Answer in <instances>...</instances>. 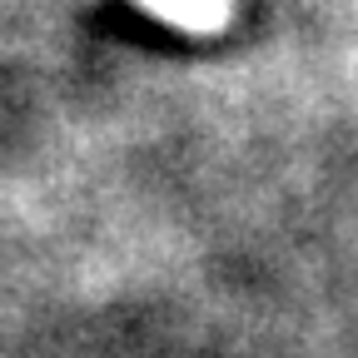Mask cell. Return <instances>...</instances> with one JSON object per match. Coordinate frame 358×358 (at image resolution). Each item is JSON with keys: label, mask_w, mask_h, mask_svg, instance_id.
<instances>
[{"label": "cell", "mask_w": 358, "mask_h": 358, "mask_svg": "<svg viewBox=\"0 0 358 358\" xmlns=\"http://www.w3.org/2000/svg\"><path fill=\"white\" fill-rule=\"evenodd\" d=\"M134 6L189 35H214L229 25V0H134Z\"/></svg>", "instance_id": "obj_1"}]
</instances>
